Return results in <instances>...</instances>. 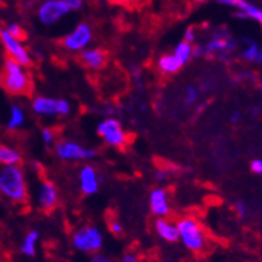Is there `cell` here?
<instances>
[{"label": "cell", "instance_id": "cell-36", "mask_svg": "<svg viewBox=\"0 0 262 262\" xmlns=\"http://www.w3.org/2000/svg\"><path fill=\"white\" fill-rule=\"evenodd\" d=\"M204 56V46H193V57Z\"/></svg>", "mask_w": 262, "mask_h": 262}, {"label": "cell", "instance_id": "cell-15", "mask_svg": "<svg viewBox=\"0 0 262 262\" xmlns=\"http://www.w3.org/2000/svg\"><path fill=\"white\" fill-rule=\"evenodd\" d=\"M79 59L88 70L99 71L105 67L106 61H108V55L101 48H90L88 47L80 52Z\"/></svg>", "mask_w": 262, "mask_h": 262}, {"label": "cell", "instance_id": "cell-20", "mask_svg": "<svg viewBox=\"0 0 262 262\" xmlns=\"http://www.w3.org/2000/svg\"><path fill=\"white\" fill-rule=\"evenodd\" d=\"M23 156L20 150L13 146L0 144V165H20Z\"/></svg>", "mask_w": 262, "mask_h": 262}, {"label": "cell", "instance_id": "cell-32", "mask_svg": "<svg viewBox=\"0 0 262 262\" xmlns=\"http://www.w3.org/2000/svg\"><path fill=\"white\" fill-rule=\"evenodd\" d=\"M184 41L186 43L193 44V41L196 40V30H194V27H188L185 31H184Z\"/></svg>", "mask_w": 262, "mask_h": 262}, {"label": "cell", "instance_id": "cell-16", "mask_svg": "<svg viewBox=\"0 0 262 262\" xmlns=\"http://www.w3.org/2000/svg\"><path fill=\"white\" fill-rule=\"evenodd\" d=\"M155 232L160 238L165 243H176L179 241V232H177L176 223H173L166 217H159L153 224Z\"/></svg>", "mask_w": 262, "mask_h": 262}, {"label": "cell", "instance_id": "cell-33", "mask_svg": "<svg viewBox=\"0 0 262 262\" xmlns=\"http://www.w3.org/2000/svg\"><path fill=\"white\" fill-rule=\"evenodd\" d=\"M250 170L256 174H262V159H254L250 161Z\"/></svg>", "mask_w": 262, "mask_h": 262}, {"label": "cell", "instance_id": "cell-4", "mask_svg": "<svg viewBox=\"0 0 262 262\" xmlns=\"http://www.w3.org/2000/svg\"><path fill=\"white\" fill-rule=\"evenodd\" d=\"M71 244L77 252L85 254L99 253L104 245L103 232L95 225H84L75 230L71 238Z\"/></svg>", "mask_w": 262, "mask_h": 262}, {"label": "cell", "instance_id": "cell-38", "mask_svg": "<svg viewBox=\"0 0 262 262\" xmlns=\"http://www.w3.org/2000/svg\"><path fill=\"white\" fill-rule=\"evenodd\" d=\"M229 120H230V123H233V124L238 123L239 120H241V112H239V111H234V112L230 115Z\"/></svg>", "mask_w": 262, "mask_h": 262}, {"label": "cell", "instance_id": "cell-21", "mask_svg": "<svg viewBox=\"0 0 262 262\" xmlns=\"http://www.w3.org/2000/svg\"><path fill=\"white\" fill-rule=\"evenodd\" d=\"M26 123V112L19 104H12L10 108V115H8V120H7V129L10 130H17Z\"/></svg>", "mask_w": 262, "mask_h": 262}, {"label": "cell", "instance_id": "cell-40", "mask_svg": "<svg viewBox=\"0 0 262 262\" xmlns=\"http://www.w3.org/2000/svg\"><path fill=\"white\" fill-rule=\"evenodd\" d=\"M0 32H2V27H0Z\"/></svg>", "mask_w": 262, "mask_h": 262}, {"label": "cell", "instance_id": "cell-12", "mask_svg": "<svg viewBox=\"0 0 262 262\" xmlns=\"http://www.w3.org/2000/svg\"><path fill=\"white\" fill-rule=\"evenodd\" d=\"M101 186V176L93 165L85 164L79 170V188L85 196H93Z\"/></svg>", "mask_w": 262, "mask_h": 262}, {"label": "cell", "instance_id": "cell-26", "mask_svg": "<svg viewBox=\"0 0 262 262\" xmlns=\"http://www.w3.org/2000/svg\"><path fill=\"white\" fill-rule=\"evenodd\" d=\"M4 30H6L8 33H10L11 36L16 37V39L21 40V41H23V40L26 39V31H24L23 28H21V26H20V24L10 23V24H8V26L6 27V28H4Z\"/></svg>", "mask_w": 262, "mask_h": 262}, {"label": "cell", "instance_id": "cell-30", "mask_svg": "<svg viewBox=\"0 0 262 262\" xmlns=\"http://www.w3.org/2000/svg\"><path fill=\"white\" fill-rule=\"evenodd\" d=\"M169 176H170V170L165 169V168H160V169H157L156 172H155V180L160 184L168 181Z\"/></svg>", "mask_w": 262, "mask_h": 262}, {"label": "cell", "instance_id": "cell-6", "mask_svg": "<svg viewBox=\"0 0 262 262\" xmlns=\"http://www.w3.org/2000/svg\"><path fill=\"white\" fill-rule=\"evenodd\" d=\"M55 155L61 161L75 163V161H90L96 157V150L86 148L73 140H59L53 145Z\"/></svg>", "mask_w": 262, "mask_h": 262}, {"label": "cell", "instance_id": "cell-34", "mask_svg": "<svg viewBox=\"0 0 262 262\" xmlns=\"http://www.w3.org/2000/svg\"><path fill=\"white\" fill-rule=\"evenodd\" d=\"M90 262H112V259H111L108 256H105V254H101V253H95Z\"/></svg>", "mask_w": 262, "mask_h": 262}, {"label": "cell", "instance_id": "cell-10", "mask_svg": "<svg viewBox=\"0 0 262 262\" xmlns=\"http://www.w3.org/2000/svg\"><path fill=\"white\" fill-rule=\"evenodd\" d=\"M0 41L3 44L6 53L8 55V59L21 64L23 67H30L32 64V56L21 40L11 36L6 30H2Z\"/></svg>", "mask_w": 262, "mask_h": 262}, {"label": "cell", "instance_id": "cell-28", "mask_svg": "<svg viewBox=\"0 0 262 262\" xmlns=\"http://www.w3.org/2000/svg\"><path fill=\"white\" fill-rule=\"evenodd\" d=\"M108 228H110L111 233L115 236H121L124 232L123 224L120 223V220L117 219H110L108 220Z\"/></svg>", "mask_w": 262, "mask_h": 262}, {"label": "cell", "instance_id": "cell-7", "mask_svg": "<svg viewBox=\"0 0 262 262\" xmlns=\"http://www.w3.org/2000/svg\"><path fill=\"white\" fill-rule=\"evenodd\" d=\"M96 132L106 145L112 148H123L128 141V135L121 123L115 117H105L96 128Z\"/></svg>", "mask_w": 262, "mask_h": 262}, {"label": "cell", "instance_id": "cell-8", "mask_svg": "<svg viewBox=\"0 0 262 262\" xmlns=\"http://www.w3.org/2000/svg\"><path fill=\"white\" fill-rule=\"evenodd\" d=\"M64 0H43L36 10V17L46 27H52L70 15Z\"/></svg>", "mask_w": 262, "mask_h": 262}, {"label": "cell", "instance_id": "cell-17", "mask_svg": "<svg viewBox=\"0 0 262 262\" xmlns=\"http://www.w3.org/2000/svg\"><path fill=\"white\" fill-rule=\"evenodd\" d=\"M31 110L35 115L41 117L57 116V99L48 96H36L32 100Z\"/></svg>", "mask_w": 262, "mask_h": 262}, {"label": "cell", "instance_id": "cell-3", "mask_svg": "<svg viewBox=\"0 0 262 262\" xmlns=\"http://www.w3.org/2000/svg\"><path fill=\"white\" fill-rule=\"evenodd\" d=\"M179 241L193 253L203 252L206 246V234L203 225L194 217L185 216L176 223Z\"/></svg>", "mask_w": 262, "mask_h": 262}, {"label": "cell", "instance_id": "cell-31", "mask_svg": "<svg viewBox=\"0 0 262 262\" xmlns=\"http://www.w3.org/2000/svg\"><path fill=\"white\" fill-rule=\"evenodd\" d=\"M64 3L70 8V11H80L84 7V0H64Z\"/></svg>", "mask_w": 262, "mask_h": 262}, {"label": "cell", "instance_id": "cell-25", "mask_svg": "<svg viewBox=\"0 0 262 262\" xmlns=\"http://www.w3.org/2000/svg\"><path fill=\"white\" fill-rule=\"evenodd\" d=\"M200 92L194 85L186 86L185 91H184V103L186 105H194L199 100Z\"/></svg>", "mask_w": 262, "mask_h": 262}, {"label": "cell", "instance_id": "cell-39", "mask_svg": "<svg viewBox=\"0 0 262 262\" xmlns=\"http://www.w3.org/2000/svg\"><path fill=\"white\" fill-rule=\"evenodd\" d=\"M193 3H197V4H201V3H205L206 0H190Z\"/></svg>", "mask_w": 262, "mask_h": 262}, {"label": "cell", "instance_id": "cell-29", "mask_svg": "<svg viewBox=\"0 0 262 262\" xmlns=\"http://www.w3.org/2000/svg\"><path fill=\"white\" fill-rule=\"evenodd\" d=\"M234 209H236V213L238 214L241 219H245V217H248V214H249V208H248V204L245 203V201H237L236 204H234Z\"/></svg>", "mask_w": 262, "mask_h": 262}, {"label": "cell", "instance_id": "cell-11", "mask_svg": "<svg viewBox=\"0 0 262 262\" xmlns=\"http://www.w3.org/2000/svg\"><path fill=\"white\" fill-rule=\"evenodd\" d=\"M221 6L234 10V17L239 20H253L262 27V8L248 0H216Z\"/></svg>", "mask_w": 262, "mask_h": 262}, {"label": "cell", "instance_id": "cell-35", "mask_svg": "<svg viewBox=\"0 0 262 262\" xmlns=\"http://www.w3.org/2000/svg\"><path fill=\"white\" fill-rule=\"evenodd\" d=\"M119 262H140V259L135 253H126V254L121 257Z\"/></svg>", "mask_w": 262, "mask_h": 262}, {"label": "cell", "instance_id": "cell-13", "mask_svg": "<svg viewBox=\"0 0 262 262\" xmlns=\"http://www.w3.org/2000/svg\"><path fill=\"white\" fill-rule=\"evenodd\" d=\"M36 203L37 206L44 212L55 209V206L59 203V192L52 181L44 180L39 184L36 192Z\"/></svg>", "mask_w": 262, "mask_h": 262}, {"label": "cell", "instance_id": "cell-2", "mask_svg": "<svg viewBox=\"0 0 262 262\" xmlns=\"http://www.w3.org/2000/svg\"><path fill=\"white\" fill-rule=\"evenodd\" d=\"M0 80L3 90L12 96H24L31 92L32 83L26 67L7 57L3 63Z\"/></svg>", "mask_w": 262, "mask_h": 262}, {"label": "cell", "instance_id": "cell-1", "mask_svg": "<svg viewBox=\"0 0 262 262\" xmlns=\"http://www.w3.org/2000/svg\"><path fill=\"white\" fill-rule=\"evenodd\" d=\"M0 196L12 204H24L28 200V184L21 166L0 168Z\"/></svg>", "mask_w": 262, "mask_h": 262}, {"label": "cell", "instance_id": "cell-37", "mask_svg": "<svg viewBox=\"0 0 262 262\" xmlns=\"http://www.w3.org/2000/svg\"><path fill=\"white\" fill-rule=\"evenodd\" d=\"M108 2L115 6H130L133 3V0H108Z\"/></svg>", "mask_w": 262, "mask_h": 262}, {"label": "cell", "instance_id": "cell-24", "mask_svg": "<svg viewBox=\"0 0 262 262\" xmlns=\"http://www.w3.org/2000/svg\"><path fill=\"white\" fill-rule=\"evenodd\" d=\"M40 137H41V141L46 146L51 148L56 144L57 137H56V132L52 129V128H43L41 132H40Z\"/></svg>", "mask_w": 262, "mask_h": 262}, {"label": "cell", "instance_id": "cell-18", "mask_svg": "<svg viewBox=\"0 0 262 262\" xmlns=\"http://www.w3.org/2000/svg\"><path fill=\"white\" fill-rule=\"evenodd\" d=\"M183 67L184 64L172 52L165 53L157 60V70L160 71V73H163L164 76H172L174 73L180 72Z\"/></svg>", "mask_w": 262, "mask_h": 262}, {"label": "cell", "instance_id": "cell-5", "mask_svg": "<svg viewBox=\"0 0 262 262\" xmlns=\"http://www.w3.org/2000/svg\"><path fill=\"white\" fill-rule=\"evenodd\" d=\"M237 50V40L226 28L217 30L204 46V56L228 59Z\"/></svg>", "mask_w": 262, "mask_h": 262}, {"label": "cell", "instance_id": "cell-27", "mask_svg": "<svg viewBox=\"0 0 262 262\" xmlns=\"http://www.w3.org/2000/svg\"><path fill=\"white\" fill-rule=\"evenodd\" d=\"M72 111L71 103L66 99H57V116H68Z\"/></svg>", "mask_w": 262, "mask_h": 262}, {"label": "cell", "instance_id": "cell-23", "mask_svg": "<svg viewBox=\"0 0 262 262\" xmlns=\"http://www.w3.org/2000/svg\"><path fill=\"white\" fill-rule=\"evenodd\" d=\"M244 48L241 51V57L248 63H256L257 57H258V52L261 50V47L252 39H245L244 40Z\"/></svg>", "mask_w": 262, "mask_h": 262}, {"label": "cell", "instance_id": "cell-19", "mask_svg": "<svg viewBox=\"0 0 262 262\" xmlns=\"http://www.w3.org/2000/svg\"><path fill=\"white\" fill-rule=\"evenodd\" d=\"M40 233L39 230L33 229L27 233L20 243V253L26 257H35L37 250V243H39Z\"/></svg>", "mask_w": 262, "mask_h": 262}, {"label": "cell", "instance_id": "cell-22", "mask_svg": "<svg viewBox=\"0 0 262 262\" xmlns=\"http://www.w3.org/2000/svg\"><path fill=\"white\" fill-rule=\"evenodd\" d=\"M172 53L184 64V66H186V64L189 63L190 60L193 59V44L186 43V41L181 40L180 43L176 44V47H174V50H173Z\"/></svg>", "mask_w": 262, "mask_h": 262}, {"label": "cell", "instance_id": "cell-9", "mask_svg": "<svg viewBox=\"0 0 262 262\" xmlns=\"http://www.w3.org/2000/svg\"><path fill=\"white\" fill-rule=\"evenodd\" d=\"M93 40V31L88 23H79L61 40L64 50L70 52H81L88 48Z\"/></svg>", "mask_w": 262, "mask_h": 262}, {"label": "cell", "instance_id": "cell-14", "mask_svg": "<svg viewBox=\"0 0 262 262\" xmlns=\"http://www.w3.org/2000/svg\"><path fill=\"white\" fill-rule=\"evenodd\" d=\"M149 209L153 216L166 217L170 213L169 193L164 188L157 186L153 188L149 193Z\"/></svg>", "mask_w": 262, "mask_h": 262}, {"label": "cell", "instance_id": "cell-41", "mask_svg": "<svg viewBox=\"0 0 262 262\" xmlns=\"http://www.w3.org/2000/svg\"><path fill=\"white\" fill-rule=\"evenodd\" d=\"M0 85H2V80H0Z\"/></svg>", "mask_w": 262, "mask_h": 262}]
</instances>
